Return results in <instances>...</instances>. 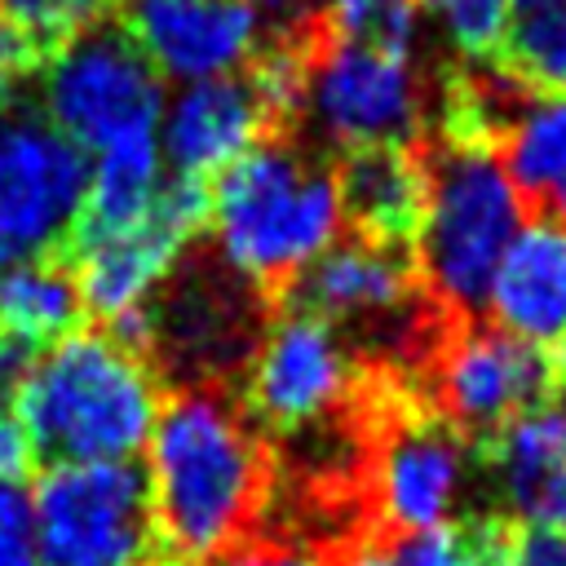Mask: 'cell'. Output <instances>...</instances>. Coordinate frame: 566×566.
<instances>
[{"label": "cell", "instance_id": "4dcf8cb0", "mask_svg": "<svg viewBox=\"0 0 566 566\" xmlns=\"http://www.w3.org/2000/svg\"><path fill=\"white\" fill-rule=\"evenodd\" d=\"M248 4H252V13H256V27L265 22L270 35L296 31V27L314 22V18L327 9V0H248Z\"/></svg>", "mask_w": 566, "mask_h": 566}, {"label": "cell", "instance_id": "5b68a950", "mask_svg": "<svg viewBox=\"0 0 566 566\" xmlns=\"http://www.w3.org/2000/svg\"><path fill=\"white\" fill-rule=\"evenodd\" d=\"M420 150L429 177L424 226L416 239L420 279L442 310L478 318V310H486L495 265L526 221V203L491 146L424 133Z\"/></svg>", "mask_w": 566, "mask_h": 566}, {"label": "cell", "instance_id": "4316f807", "mask_svg": "<svg viewBox=\"0 0 566 566\" xmlns=\"http://www.w3.org/2000/svg\"><path fill=\"white\" fill-rule=\"evenodd\" d=\"M212 566H323L318 548L310 539H279V535H256L248 544H239L234 553H226Z\"/></svg>", "mask_w": 566, "mask_h": 566}, {"label": "cell", "instance_id": "d6a6232c", "mask_svg": "<svg viewBox=\"0 0 566 566\" xmlns=\"http://www.w3.org/2000/svg\"><path fill=\"white\" fill-rule=\"evenodd\" d=\"M566 9V0H509V22L517 18H539V13H557Z\"/></svg>", "mask_w": 566, "mask_h": 566}, {"label": "cell", "instance_id": "6da1fadb", "mask_svg": "<svg viewBox=\"0 0 566 566\" xmlns=\"http://www.w3.org/2000/svg\"><path fill=\"white\" fill-rule=\"evenodd\" d=\"M274 442L243 411L239 389H168L150 429V517L172 566H212L270 522Z\"/></svg>", "mask_w": 566, "mask_h": 566}, {"label": "cell", "instance_id": "3957f363", "mask_svg": "<svg viewBox=\"0 0 566 566\" xmlns=\"http://www.w3.org/2000/svg\"><path fill=\"white\" fill-rule=\"evenodd\" d=\"M212 248L270 301L340 234L332 159L296 137H261L212 181Z\"/></svg>", "mask_w": 566, "mask_h": 566}, {"label": "cell", "instance_id": "277c9868", "mask_svg": "<svg viewBox=\"0 0 566 566\" xmlns=\"http://www.w3.org/2000/svg\"><path fill=\"white\" fill-rule=\"evenodd\" d=\"M274 314V301L226 265L217 248H186L168 279L142 301V363L164 389H239Z\"/></svg>", "mask_w": 566, "mask_h": 566}, {"label": "cell", "instance_id": "1f68e13d", "mask_svg": "<svg viewBox=\"0 0 566 566\" xmlns=\"http://www.w3.org/2000/svg\"><path fill=\"white\" fill-rule=\"evenodd\" d=\"M517 566H566V535L522 526L517 535Z\"/></svg>", "mask_w": 566, "mask_h": 566}, {"label": "cell", "instance_id": "7a4b0ae2", "mask_svg": "<svg viewBox=\"0 0 566 566\" xmlns=\"http://www.w3.org/2000/svg\"><path fill=\"white\" fill-rule=\"evenodd\" d=\"M164 385L102 327H75L53 340L27 371L13 402L44 464L133 460L159 416Z\"/></svg>", "mask_w": 566, "mask_h": 566}, {"label": "cell", "instance_id": "9a60e30c", "mask_svg": "<svg viewBox=\"0 0 566 566\" xmlns=\"http://www.w3.org/2000/svg\"><path fill=\"white\" fill-rule=\"evenodd\" d=\"M491 323L531 345L566 340V226L553 217H526L509 239L491 292Z\"/></svg>", "mask_w": 566, "mask_h": 566}, {"label": "cell", "instance_id": "30bf717a", "mask_svg": "<svg viewBox=\"0 0 566 566\" xmlns=\"http://www.w3.org/2000/svg\"><path fill=\"white\" fill-rule=\"evenodd\" d=\"M208 221H212V186L172 172V181H159L150 208L133 226L71 243L62 261L75 274L84 314H93L97 327H106L128 310H137L168 279L181 252L199 234H208Z\"/></svg>", "mask_w": 566, "mask_h": 566}, {"label": "cell", "instance_id": "d4e9b609", "mask_svg": "<svg viewBox=\"0 0 566 566\" xmlns=\"http://www.w3.org/2000/svg\"><path fill=\"white\" fill-rule=\"evenodd\" d=\"M0 566H40L31 495L0 482Z\"/></svg>", "mask_w": 566, "mask_h": 566}, {"label": "cell", "instance_id": "4fadbf2b", "mask_svg": "<svg viewBox=\"0 0 566 566\" xmlns=\"http://www.w3.org/2000/svg\"><path fill=\"white\" fill-rule=\"evenodd\" d=\"M111 13L159 80L199 84L230 75L256 49V13L248 0H115Z\"/></svg>", "mask_w": 566, "mask_h": 566}, {"label": "cell", "instance_id": "603a6c76", "mask_svg": "<svg viewBox=\"0 0 566 566\" xmlns=\"http://www.w3.org/2000/svg\"><path fill=\"white\" fill-rule=\"evenodd\" d=\"M0 13L13 27H22L49 57L93 22V13H84L75 0H0Z\"/></svg>", "mask_w": 566, "mask_h": 566}, {"label": "cell", "instance_id": "e575fe53", "mask_svg": "<svg viewBox=\"0 0 566 566\" xmlns=\"http://www.w3.org/2000/svg\"><path fill=\"white\" fill-rule=\"evenodd\" d=\"M553 358H557V389L566 394V340H562V345L553 349Z\"/></svg>", "mask_w": 566, "mask_h": 566}, {"label": "cell", "instance_id": "8992f818", "mask_svg": "<svg viewBox=\"0 0 566 566\" xmlns=\"http://www.w3.org/2000/svg\"><path fill=\"white\" fill-rule=\"evenodd\" d=\"M411 385L473 451L522 411L557 402L562 394L553 349L478 318H451Z\"/></svg>", "mask_w": 566, "mask_h": 566}, {"label": "cell", "instance_id": "ba28073f", "mask_svg": "<svg viewBox=\"0 0 566 566\" xmlns=\"http://www.w3.org/2000/svg\"><path fill=\"white\" fill-rule=\"evenodd\" d=\"M40 566H137L159 553L146 473L115 464H49L31 495Z\"/></svg>", "mask_w": 566, "mask_h": 566}, {"label": "cell", "instance_id": "44dd1931", "mask_svg": "<svg viewBox=\"0 0 566 566\" xmlns=\"http://www.w3.org/2000/svg\"><path fill=\"white\" fill-rule=\"evenodd\" d=\"M495 66L535 97H566V9L509 22Z\"/></svg>", "mask_w": 566, "mask_h": 566}, {"label": "cell", "instance_id": "f1b7e54d", "mask_svg": "<svg viewBox=\"0 0 566 566\" xmlns=\"http://www.w3.org/2000/svg\"><path fill=\"white\" fill-rule=\"evenodd\" d=\"M318 557H323V566H394L389 553L380 548L376 531H367V526L363 531H349L340 539L318 544Z\"/></svg>", "mask_w": 566, "mask_h": 566}, {"label": "cell", "instance_id": "7402d4cb", "mask_svg": "<svg viewBox=\"0 0 566 566\" xmlns=\"http://www.w3.org/2000/svg\"><path fill=\"white\" fill-rule=\"evenodd\" d=\"M420 0H327L323 27L332 40L407 57L416 40Z\"/></svg>", "mask_w": 566, "mask_h": 566}, {"label": "cell", "instance_id": "d590c367", "mask_svg": "<svg viewBox=\"0 0 566 566\" xmlns=\"http://www.w3.org/2000/svg\"><path fill=\"white\" fill-rule=\"evenodd\" d=\"M137 566H172L164 553H155V557H146V562H137Z\"/></svg>", "mask_w": 566, "mask_h": 566}, {"label": "cell", "instance_id": "cb8c5ba5", "mask_svg": "<svg viewBox=\"0 0 566 566\" xmlns=\"http://www.w3.org/2000/svg\"><path fill=\"white\" fill-rule=\"evenodd\" d=\"M455 531H460L455 566H517L522 522H513L509 513H469L455 522Z\"/></svg>", "mask_w": 566, "mask_h": 566}, {"label": "cell", "instance_id": "ac0fdd59", "mask_svg": "<svg viewBox=\"0 0 566 566\" xmlns=\"http://www.w3.org/2000/svg\"><path fill=\"white\" fill-rule=\"evenodd\" d=\"M84 318L75 274L62 256H40L0 270V332L27 345H53Z\"/></svg>", "mask_w": 566, "mask_h": 566}, {"label": "cell", "instance_id": "d6986e66", "mask_svg": "<svg viewBox=\"0 0 566 566\" xmlns=\"http://www.w3.org/2000/svg\"><path fill=\"white\" fill-rule=\"evenodd\" d=\"M155 190H159V146H155V137L102 150L97 164L88 168V195H84V208H80V221H75L66 248L80 243V239H97V234H115V230L133 226L150 208Z\"/></svg>", "mask_w": 566, "mask_h": 566}, {"label": "cell", "instance_id": "7c38bea8", "mask_svg": "<svg viewBox=\"0 0 566 566\" xmlns=\"http://www.w3.org/2000/svg\"><path fill=\"white\" fill-rule=\"evenodd\" d=\"M305 111L318 119L336 155L380 142H411L424 133L420 75L411 71V57L332 40L323 18L310 44Z\"/></svg>", "mask_w": 566, "mask_h": 566}, {"label": "cell", "instance_id": "52a82bcc", "mask_svg": "<svg viewBox=\"0 0 566 566\" xmlns=\"http://www.w3.org/2000/svg\"><path fill=\"white\" fill-rule=\"evenodd\" d=\"M44 66V115L80 150L102 155L155 137V124L164 119V80L115 13L93 18Z\"/></svg>", "mask_w": 566, "mask_h": 566}, {"label": "cell", "instance_id": "2e32d148", "mask_svg": "<svg viewBox=\"0 0 566 566\" xmlns=\"http://www.w3.org/2000/svg\"><path fill=\"white\" fill-rule=\"evenodd\" d=\"M164 111V150L181 177L208 181L265 137V119L243 71L186 84Z\"/></svg>", "mask_w": 566, "mask_h": 566}, {"label": "cell", "instance_id": "ffe728a7", "mask_svg": "<svg viewBox=\"0 0 566 566\" xmlns=\"http://www.w3.org/2000/svg\"><path fill=\"white\" fill-rule=\"evenodd\" d=\"M473 455L495 473L500 495L513 513L531 486H539L548 473L566 469V407L544 402L535 411H522L517 420L495 429Z\"/></svg>", "mask_w": 566, "mask_h": 566}, {"label": "cell", "instance_id": "5bb4252c", "mask_svg": "<svg viewBox=\"0 0 566 566\" xmlns=\"http://www.w3.org/2000/svg\"><path fill=\"white\" fill-rule=\"evenodd\" d=\"M420 137L358 146V150H340L332 159L340 226H349L354 239L416 252V239L424 226V203H429Z\"/></svg>", "mask_w": 566, "mask_h": 566}, {"label": "cell", "instance_id": "83f0119b", "mask_svg": "<svg viewBox=\"0 0 566 566\" xmlns=\"http://www.w3.org/2000/svg\"><path fill=\"white\" fill-rule=\"evenodd\" d=\"M35 464H40V460H35V447H31L27 424L18 420L13 407H4V411H0V482L22 486V478H27Z\"/></svg>", "mask_w": 566, "mask_h": 566}, {"label": "cell", "instance_id": "e0dca14e", "mask_svg": "<svg viewBox=\"0 0 566 566\" xmlns=\"http://www.w3.org/2000/svg\"><path fill=\"white\" fill-rule=\"evenodd\" d=\"M495 155L522 203L566 226V97H531Z\"/></svg>", "mask_w": 566, "mask_h": 566}, {"label": "cell", "instance_id": "f546056e", "mask_svg": "<svg viewBox=\"0 0 566 566\" xmlns=\"http://www.w3.org/2000/svg\"><path fill=\"white\" fill-rule=\"evenodd\" d=\"M31 363H35V345H27V340H18V336L0 332V411L18 402V394H22V385H27Z\"/></svg>", "mask_w": 566, "mask_h": 566}, {"label": "cell", "instance_id": "8fae6325", "mask_svg": "<svg viewBox=\"0 0 566 566\" xmlns=\"http://www.w3.org/2000/svg\"><path fill=\"white\" fill-rule=\"evenodd\" d=\"M358 380L363 363L327 318L279 310L239 385V398L252 424L274 442L340 416L354 402Z\"/></svg>", "mask_w": 566, "mask_h": 566}, {"label": "cell", "instance_id": "836d02e7", "mask_svg": "<svg viewBox=\"0 0 566 566\" xmlns=\"http://www.w3.org/2000/svg\"><path fill=\"white\" fill-rule=\"evenodd\" d=\"M84 13H93V18H102V13H111L115 9V0H75Z\"/></svg>", "mask_w": 566, "mask_h": 566}, {"label": "cell", "instance_id": "9c48e42d", "mask_svg": "<svg viewBox=\"0 0 566 566\" xmlns=\"http://www.w3.org/2000/svg\"><path fill=\"white\" fill-rule=\"evenodd\" d=\"M88 195L84 150L31 102L0 106V270L62 256Z\"/></svg>", "mask_w": 566, "mask_h": 566}, {"label": "cell", "instance_id": "484cf974", "mask_svg": "<svg viewBox=\"0 0 566 566\" xmlns=\"http://www.w3.org/2000/svg\"><path fill=\"white\" fill-rule=\"evenodd\" d=\"M49 62V53L0 13V106L18 97V88Z\"/></svg>", "mask_w": 566, "mask_h": 566}]
</instances>
